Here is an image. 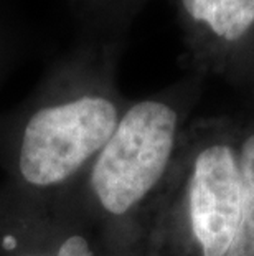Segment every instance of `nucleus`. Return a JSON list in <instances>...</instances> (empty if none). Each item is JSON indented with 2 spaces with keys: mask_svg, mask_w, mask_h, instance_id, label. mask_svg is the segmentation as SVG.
I'll use <instances>...</instances> for the list:
<instances>
[{
  "mask_svg": "<svg viewBox=\"0 0 254 256\" xmlns=\"http://www.w3.org/2000/svg\"><path fill=\"white\" fill-rule=\"evenodd\" d=\"M117 40H91L61 60L21 111L15 172L35 194H53L86 176L124 108L114 84Z\"/></svg>",
  "mask_w": 254,
  "mask_h": 256,
  "instance_id": "nucleus-1",
  "label": "nucleus"
},
{
  "mask_svg": "<svg viewBox=\"0 0 254 256\" xmlns=\"http://www.w3.org/2000/svg\"><path fill=\"white\" fill-rule=\"evenodd\" d=\"M240 206L238 139L221 122L193 126L182 134L140 256H228Z\"/></svg>",
  "mask_w": 254,
  "mask_h": 256,
  "instance_id": "nucleus-2",
  "label": "nucleus"
},
{
  "mask_svg": "<svg viewBox=\"0 0 254 256\" xmlns=\"http://www.w3.org/2000/svg\"><path fill=\"white\" fill-rule=\"evenodd\" d=\"M190 80L155 96L129 102L114 132L86 172L93 208L106 226L131 228V248L140 252L155 202L174 167L183 121L197 96Z\"/></svg>",
  "mask_w": 254,
  "mask_h": 256,
  "instance_id": "nucleus-3",
  "label": "nucleus"
},
{
  "mask_svg": "<svg viewBox=\"0 0 254 256\" xmlns=\"http://www.w3.org/2000/svg\"><path fill=\"white\" fill-rule=\"evenodd\" d=\"M198 73L254 76V0H172Z\"/></svg>",
  "mask_w": 254,
  "mask_h": 256,
  "instance_id": "nucleus-4",
  "label": "nucleus"
},
{
  "mask_svg": "<svg viewBox=\"0 0 254 256\" xmlns=\"http://www.w3.org/2000/svg\"><path fill=\"white\" fill-rule=\"evenodd\" d=\"M241 206L236 235L228 256H254V124L238 138Z\"/></svg>",
  "mask_w": 254,
  "mask_h": 256,
  "instance_id": "nucleus-5",
  "label": "nucleus"
},
{
  "mask_svg": "<svg viewBox=\"0 0 254 256\" xmlns=\"http://www.w3.org/2000/svg\"><path fill=\"white\" fill-rule=\"evenodd\" d=\"M149 0H71L91 35L117 40Z\"/></svg>",
  "mask_w": 254,
  "mask_h": 256,
  "instance_id": "nucleus-6",
  "label": "nucleus"
},
{
  "mask_svg": "<svg viewBox=\"0 0 254 256\" xmlns=\"http://www.w3.org/2000/svg\"><path fill=\"white\" fill-rule=\"evenodd\" d=\"M13 256H96L94 243L86 233L78 230H61L55 236L35 242Z\"/></svg>",
  "mask_w": 254,
  "mask_h": 256,
  "instance_id": "nucleus-7",
  "label": "nucleus"
},
{
  "mask_svg": "<svg viewBox=\"0 0 254 256\" xmlns=\"http://www.w3.org/2000/svg\"><path fill=\"white\" fill-rule=\"evenodd\" d=\"M253 80H254V76H253Z\"/></svg>",
  "mask_w": 254,
  "mask_h": 256,
  "instance_id": "nucleus-8",
  "label": "nucleus"
}]
</instances>
